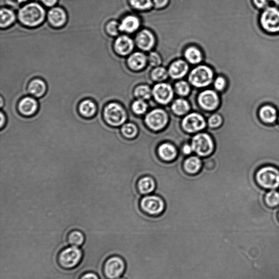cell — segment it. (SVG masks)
Segmentation results:
<instances>
[{"mask_svg": "<svg viewBox=\"0 0 279 279\" xmlns=\"http://www.w3.org/2000/svg\"><path fill=\"white\" fill-rule=\"evenodd\" d=\"M45 17V10L37 3L27 4L18 13L19 20L22 24L30 28L39 26L43 23Z\"/></svg>", "mask_w": 279, "mask_h": 279, "instance_id": "1", "label": "cell"}, {"mask_svg": "<svg viewBox=\"0 0 279 279\" xmlns=\"http://www.w3.org/2000/svg\"><path fill=\"white\" fill-rule=\"evenodd\" d=\"M257 185L267 190H279V169L272 165H265L259 168L255 173Z\"/></svg>", "mask_w": 279, "mask_h": 279, "instance_id": "2", "label": "cell"}, {"mask_svg": "<svg viewBox=\"0 0 279 279\" xmlns=\"http://www.w3.org/2000/svg\"><path fill=\"white\" fill-rule=\"evenodd\" d=\"M103 118L105 123L110 127L117 128L126 122L127 113L121 105L111 102L104 107Z\"/></svg>", "mask_w": 279, "mask_h": 279, "instance_id": "3", "label": "cell"}, {"mask_svg": "<svg viewBox=\"0 0 279 279\" xmlns=\"http://www.w3.org/2000/svg\"><path fill=\"white\" fill-rule=\"evenodd\" d=\"M259 23L262 29L269 34H279V7L270 5L262 11Z\"/></svg>", "mask_w": 279, "mask_h": 279, "instance_id": "4", "label": "cell"}, {"mask_svg": "<svg viewBox=\"0 0 279 279\" xmlns=\"http://www.w3.org/2000/svg\"><path fill=\"white\" fill-rule=\"evenodd\" d=\"M82 258V252L79 247H68L62 250L58 255L57 262L62 269H72L80 263Z\"/></svg>", "mask_w": 279, "mask_h": 279, "instance_id": "5", "label": "cell"}, {"mask_svg": "<svg viewBox=\"0 0 279 279\" xmlns=\"http://www.w3.org/2000/svg\"><path fill=\"white\" fill-rule=\"evenodd\" d=\"M193 151L200 157L211 155L214 151V146L212 138L207 133H199L192 138Z\"/></svg>", "mask_w": 279, "mask_h": 279, "instance_id": "6", "label": "cell"}, {"mask_svg": "<svg viewBox=\"0 0 279 279\" xmlns=\"http://www.w3.org/2000/svg\"><path fill=\"white\" fill-rule=\"evenodd\" d=\"M125 267V262L121 257L113 256L109 257L105 261L103 272L107 279H117L123 274Z\"/></svg>", "mask_w": 279, "mask_h": 279, "instance_id": "7", "label": "cell"}, {"mask_svg": "<svg viewBox=\"0 0 279 279\" xmlns=\"http://www.w3.org/2000/svg\"><path fill=\"white\" fill-rule=\"evenodd\" d=\"M213 79L212 70L206 66H200L194 69L189 77L190 83L198 87L207 86L211 83Z\"/></svg>", "mask_w": 279, "mask_h": 279, "instance_id": "8", "label": "cell"}, {"mask_svg": "<svg viewBox=\"0 0 279 279\" xmlns=\"http://www.w3.org/2000/svg\"><path fill=\"white\" fill-rule=\"evenodd\" d=\"M169 122L167 113L164 110L157 109L151 111L145 117V123L149 128L159 131L166 127Z\"/></svg>", "mask_w": 279, "mask_h": 279, "instance_id": "9", "label": "cell"}, {"mask_svg": "<svg viewBox=\"0 0 279 279\" xmlns=\"http://www.w3.org/2000/svg\"><path fill=\"white\" fill-rule=\"evenodd\" d=\"M142 210L151 215L161 214L164 210L166 204L160 196L149 195L145 196L141 201Z\"/></svg>", "mask_w": 279, "mask_h": 279, "instance_id": "10", "label": "cell"}, {"mask_svg": "<svg viewBox=\"0 0 279 279\" xmlns=\"http://www.w3.org/2000/svg\"><path fill=\"white\" fill-rule=\"evenodd\" d=\"M182 125L184 130L189 134H193L204 130L206 128V123L204 117L200 114L193 112L183 119Z\"/></svg>", "mask_w": 279, "mask_h": 279, "instance_id": "11", "label": "cell"}, {"mask_svg": "<svg viewBox=\"0 0 279 279\" xmlns=\"http://www.w3.org/2000/svg\"><path fill=\"white\" fill-rule=\"evenodd\" d=\"M198 101L202 108L207 111L217 109L220 104L218 95L212 90L202 92L199 95Z\"/></svg>", "mask_w": 279, "mask_h": 279, "instance_id": "12", "label": "cell"}, {"mask_svg": "<svg viewBox=\"0 0 279 279\" xmlns=\"http://www.w3.org/2000/svg\"><path fill=\"white\" fill-rule=\"evenodd\" d=\"M279 112L276 107L270 104H265L260 107L258 116L265 125H273L277 123Z\"/></svg>", "mask_w": 279, "mask_h": 279, "instance_id": "13", "label": "cell"}, {"mask_svg": "<svg viewBox=\"0 0 279 279\" xmlns=\"http://www.w3.org/2000/svg\"><path fill=\"white\" fill-rule=\"evenodd\" d=\"M152 94L158 103L162 104H168L174 97V90L172 87L166 83L156 85Z\"/></svg>", "mask_w": 279, "mask_h": 279, "instance_id": "14", "label": "cell"}, {"mask_svg": "<svg viewBox=\"0 0 279 279\" xmlns=\"http://www.w3.org/2000/svg\"><path fill=\"white\" fill-rule=\"evenodd\" d=\"M38 101L32 97H25L21 99L18 105V110L24 117H30L36 115L39 110Z\"/></svg>", "mask_w": 279, "mask_h": 279, "instance_id": "15", "label": "cell"}, {"mask_svg": "<svg viewBox=\"0 0 279 279\" xmlns=\"http://www.w3.org/2000/svg\"><path fill=\"white\" fill-rule=\"evenodd\" d=\"M134 47V42L130 38L126 36L119 37L115 43L116 52L120 55L125 56L129 54Z\"/></svg>", "mask_w": 279, "mask_h": 279, "instance_id": "16", "label": "cell"}, {"mask_svg": "<svg viewBox=\"0 0 279 279\" xmlns=\"http://www.w3.org/2000/svg\"><path fill=\"white\" fill-rule=\"evenodd\" d=\"M155 39L153 34L148 30H144L136 37V44L139 48L148 51L154 47Z\"/></svg>", "mask_w": 279, "mask_h": 279, "instance_id": "17", "label": "cell"}, {"mask_svg": "<svg viewBox=\"0 0 279 279\" xmlns=\"http://www.w3.org/2000/svg\"><path fill=\"white\" fill-rule=\"evenodd\" d=\"M49 23L55 28H60L64 25L67 22L66 12L60 8H55L48 13Z\"/></svg>", "mask_w": 279, "mask_h": 279, "instance_id": "18", "label": "cell"}, {"mask_svg": "<svg viewBox=\"0 0 279 279\" xmlns=\"http://www.w3.org/2000/svg\"><path fill=\"white\" fill-rule=\"evenodd\" d=\"M158 154L162 160L170 162L177 158L178 151L174 145L170 143H164L158 147Z\"/></svg>", "mask_w": 279, "mask_h": 279, "instance_id": "19", "label": "cell"}, {"mask_svg": "<svg viewBox=\"0 0 279 279\" xmlns=\"http://www.w3.org/2000/svg\"><path fill=\"white\" fill-rule=\"evenodd\" d=\"M97 110L96 103L91 99L82 101L78 106L80 115L86 119H90L96 116Z\"/></svg>", "mask_w": 279, "mask_h": 279, "instance_id": "20", "label": "cell"}, {"mask_svg": "<svg viewBox=\"0 0 279 279\" xmlns=\"http://www.w3.org/2000/svg\"><path fill=\"white\" fill-rule=\"evenodd\" d=\"M188 69V65L185 61L177 60L170 66L169 73L173 79H178L185 77Z\"/></svg>", "mask_w": 279, "mask_h": 279, "instance_id": "21", "label": "cell"}, {"mask_svg": "<svg viewBox=\"0 0 279 279\" xmlns=\"http://www.w3.org/2000/svg\"><path fill=\"white\" fill-rule=\"evenodd\" d=\"M140 21L135 16H129L126 17L119 25V31L132 33L136 31L140 27Z\"/></svg>", "mask_w": 279, "mask_h": 279, "instance_id": "22", "label": "cell"}, {"mask_svg": "<svg viewBox=\"0 0 279 279\" xmlns=\"http://www.w3.org/2000/svg\"><path fill=\"white\" fill-rule=\"evenodd\" d=\"M28 90L29 93L34 97L40 98L46 93L47 85L45 82L42 80H33L30 82Z\"/></svg>", "mask_w": 279, "mask_h": 279, "instance_id": "23", "label": "cell"}, {"mask_svg": "<svg viewBox=\"0 0 279 279\" xmlns=\"http://www.w3.org/2000/svg\"><path fill=\"white\" fill-rule=\"evenodd\" d=\"M156 188V184L153 177L146 176L140 179L138 182V188L140 193L143 195L153 192Z\"/></svg>", "mask_w": 279, "mask_h": 279, "instance_id": "24", "label": "cell"}, {"mask_svg": "<svg viewBox=\"0 0 279 279\" xmlns=\"http://www.w3.org/2000/svg\"><path fill=\"white\" fill-rule=\"evenodd\" d=\"M202 161L198 157L192 156L187 158L184 162V169L189 174H195L200 170Z\"/></svg>", "mask_w": 279, "mask_h": 279, "instance_id": "25", "label": "cell"}, {"mask_svg": "<svg viewBox=\"0 0 279 279\" xmlns=\"http://www.w3.org/2000/svg\"><path fill=\"white\" fill-rule=\"evenodd\" d=\"M147 58L142 53H135L130 56L128 60V65L133 70H138L143 68L147 64Z\"/></svg>", "mask_w": 279, "mask_h": 279, "instance_id": "26", "label": "cell"}, {"mask_svg": "<svg viewBox=\"0 0 279 279\" xmlns=\"http://www.w3.org/2000/svg\"><path fill=\"white\" fill-rule=\"evenodd\" d=\"M0 15V27L2 29L8 28L16 21L14 12L9 9H2Z\"/></svg>", "mask_w": 279, "mask_h": 279, "instance_id": "27", "label": "cell"}, {"mask_svg": "<svg viewBox=\"0 0 279 279\" xmlns=\"http://www.w3.org/2000/svg\"><path fill=\"white\" fill-rule=\"evenodd\" d=\"M266 205L270 208L279 207V190H271L266 192L264 196Z\"/></svg>", "mask_w": 279, "mask_h": 279, "instance_id": "28", "label": "cell"}, {"mask_svg": "<svg viewBox=\"0 0 279 279\" xmlns=\"http://www.w3.org/2000/svg\"><path fill=\"white\" fill-rule=\"evenodd\" d=\"M67 240L69 245L72 246L79 247L84 243V234L77 230L71 231L68 234Z\"/></svg>", "mask_w": 279, "mask_h": 279, "instance_id": "29", "label": "cell"}, {"mask_svg": "<svg viewBox=\"0 0 279 279\" xmlns=\"http://www.w3.org/2000/svg\"><path fill=\"white\" fill-rule=\"evenodd\" d=\"M174 112L178 116L185 115L190 110V105L185 99H176L171 106Z\"/></svg>", "mask_w": 279, "mask_h": 279, "instance_id": "30", "label": "cell"}, {"mask_svg": "<svg viewBox=\"0 0 279 279\" xmlns=\"http://www.w3.org/2000/svg\"><path fill=\"white\" fill-rule=\"evenodd\" d=\"M120 132L125 138L134 139L138 135V129L134 123H127L122 125Z\"/></svg>", "mask_w": 279, "mask_h": 279, "instance_id": "31", "label": "cell"}, {"mask_svg": "<svg viewBox=\"0 0 279 279\" xmlns=\"http://www.w3.org/2000/svg\"><path fill=\"white\" fill-rule=\"evenodd\" d=\"M186 59L192 64H197L202 60V54L200 51L195 47L188 48L185 52Z\"/></svg>", "mask_w": 279, "mask_h": 279, "instance_id": "32", "label": "cell"}, {"mask_svg": "<svg viewBox=\"0 0 279 279\" xmlns=\"http://www.w3.org/2000/svg\"><path fill=\"white\" fill-rule=\"evenodd\" d=\"M152 95L151 88L147 85L138 86L135 90V96L142 100L149 99Z\"/></svg>", "mask_w": 279, "mask_h": 279, "instance_id": "33", "label": "cell"}, {"mask_svg": "<svg viewBox=\"0 0 279 279\" xmlns=\"http://www.w3.org/2000/svg\"><path fill=\"white\" fill-rule=\"evenodd\" d=\"M132 7L138 10H148L153 6L152 0H129Z\"/></svg>", "mask_w": 279, "mask_h": 279, "instance_id": "34", "label": "cell"}, {"mask_svg": "<svg viewBox=\"0 0 279 279\" xmlns=\"http://www.w3.org/2000/svg\"><path fill=\"white\" fill-rule=\"evenodd\" d=\"M148 105L144 100L138 99L132 104V110L136 115H143L147 112Z\"/></svg>", "mask_w": 279, "mask_h": 279, "instance_id": "35", "label": "cell"}, {"mask_svg": "<svg viewBox=\"0 0 279 279\" xmlns=\"http://www.w3.org/2000/svg\"><path fill=\"white\" fill-rule=\"evenodd\" d=\"M169 73L163 67H157L152 72V78L155 81H162L167 79Z\"/></svg>", "mask_w": 279, "mask_h": 279, "instance_id": "36", "label": "cell"}, {"mask_svg": "<svg viewBox=\"0 0 279 279\" xmlns=\"http://www.w3.org/2000/svg\"><path fill=\"white\" fill-rule=\"evenodd\" d=\"M224 122L223 117L218 113H215L208 119V126L211 128L216 129L220 127Z\"/></svg>", "mask_w": 279, "mask_h": 279, "instance_id": "37", "label": "cell"}, {"mask_svg": "<svg viewBox=\"0 0 279 279\" xmlns=\"http://www.w3.org/2000/svg\"><path fill=\"white\" fill-rule=\"evenodd\" d=\"M176 90L181 96H185L188 95L190 92V86L187 82L181 81L176 84Z\"/></svg>", "mask_w": 279, "mask_h": 279, "instance_id": "38", "label": "cell"}, {"mask_svg": "<svg viewBox=\"0 0 279 279\" xmlns=\"http://www.w3.org/2000/svg\"><path fill=\"white\" fill-rule=\"evenodd\" d=\"M228 85V81L227 79L223 77V76H219L214 81V87L218 91H222L225 90V88Z\"/></svg>", "mask_w": 279, "mask_h": 279, "instance_id": "39", "label": "cell"}, {"mask_svg": "<svg viewBox=\"0 0 279 279\" xmlns=\"http://www.w3.org/2000/svg\"><path fill=\"white\" fill-rule=\"evenodd\" d=\"M119 25L116 21H111L107 25L106 30L111 36H116L118 34Z\"/></svg>", "mask_w": 279, "mask_h": 279, "instance_id": "40", "label": "cell"}, {"mask_svg": "<svg viewBox=\"0 0 279 279\" xmlns=\"http://www.w3.org/2000/svg\"><path fill=\"white\" fill-rule=\"evenodd\" d=\"M253 5L259 10L263 11L268 7L271 3V0H252Z\"/></svg>", "mask_w": 279, "mask_h": 279, "instance_id": "41", "label": "cell"}, {"mask_svg": "<svg viewBox=\"0 0 279 279\" xmlns=\"http://www.w3.org/2000/svg\"><path fill=\"white\" fill-rule=\"evenodd\" d=\"M149 61L152 66H158L161 64V59L159 55L155 52H152L149 56Z\"/></svg>", "mask_w": 279, "mask_h": 279, "instance_id": "42", "label": "cell"}, {"mask_svg": "<svg viewBox=\"0 0 279 279\" xmlns=\"http://www.w3.org/2000/svg\"><path fill=\"white\" fill-rule=\"evenodd\" d=\"M153 2L156 8L161 9L166 7L169 0H153Z\"/></svg>", "mask_w": 279, "mask_h": 279, "instance_id": "43", "label": "cell"}, {"mask_svg": "<svg viewBox=\"0 0 279 279\" xmlns=\"http://www.w3.org/2000/svg\"><path fill=\"white\" fill-rule=\"evenodd\" d=\"M79 279H99V278L98 275L94 273V272H88L82 274Z\"/></svg>", "mask_w": 279, "mask_h": 279, "instance_id": "44", "label": "cell"}, {"mask_svg": "<svg viewBox=\"0 0 279 279\" xmlns=\"http://www.w3.org/2000/svg\"><path fill=\"white\" fill-rule=\"evenodd\" d=\"M193 151L192 145H190L188 143L184 144L182 147V152L186 156L192 154Z\"/></svg>", "mask_w": 279, "mask_h": 279, "instance_id": "45", "label": "cell"}, {"mask_svg": "<svg viewBox=\"0 0 279 279\" xmlns=\"http://www.w3.org/2000/svg\"><path fill=\"white\" fill-rule=\"evenodd\" d=\"M0 118H1V122H0V129L3 130L5 128L6 123H7V118H6L5 114L3 111H1V113H0Z\"/></svg>", "mask_w": 279, "mask_h": 279, "instance_id": "46", "label": "cell"}, {"mask_svg": "<svg viewBox=\"0 0 279 279\" xmlns=\"http://www.w3.org/2000/svg\"><path fill=\"white\" fill-rule=\"evenodd\" d=\"M42 1L48 7H52L58 2V0H42Z\"/></svg>", "mask_w": 279, "mask_h": 279, "instance_id": "47", "label": "cell"}, {"mask_svg": "<svg viewBox=\"0 0 279 279\" xmlns=\"http://www.w3.org/2000/svg\"><path fill=\"white\" fill-rule=\"evenodd\" d=\"M6 1H7V3L9 5L14 6H18L19 4H20V2H19V0H6Z\"/></svg>", "mask_w": 279, "mask_h": 279, "instance_id": "48", "label": "cell"}, {"mask_svg": "<svg viewBox=\"0 0 279 279\" xmlns=\"http://www.w3.org/2000/svg\"><path fill=\"white\" fill-rule=\"evenodd\" d=\"M271 2L272 3H273V4L277 6V7H279V0H271Z\"/></svg>", "mask_w": 279, "mask_h": 279, "instance_id": "49", "label": "cell"}, {"mask_svg": "<svg viewBox=\"0 0 279 279\" xmlns=\"http://www.w3.org/2000/svg\"><path fill=\"white\" fill-rule=\"evenodd\" d=\"M277 220H278V223H279V211L277 213Z\"/></svg>", "mask_w": 279, "mask_h": 279, "instance_id": "50", "label": "cell"}, {"mask_svg": "<svg viewBox=\"0 0 279 279\" xmlns=\"http://www.w3.org/2000/svg\"><path fill=\"white\" fill-rule=\"evenodd\" d=\"M277 123L279 124V115H278V117Z\"/></svg>", "mask_w": 279, "mask_h": 279, "instance_id": "51", "label": "cell"}, {"mask_svg": "<svg viewBox=\"0 0 279 279\" xmlns=\"http://www.w3.org/2000/svg\"><path fill=\"white\" fill-rule=\"evenodd\" d=\"M117 279H126V278H123V277H122V278H120V277H119V278H117Z\"/></svg>", "mask_w": 279, "mask_h": 279, "instance_id": "52", "label": "cell"}]
</instances>
